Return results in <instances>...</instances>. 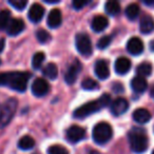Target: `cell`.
<instances>
[{"label":"cell","instance_id":"1","mask_svg":"<svg viewBox=\"0 0 154 154\" xmlns=\"http://www.w3.org/2000/svg\"><path fill=\"white\" fill-rule=\"evenodd\" d=\"M31 74L26 72L0 73V87H9L17 92H24L28 87Z\"/></svg>","mask_w":154,"mask_h":154},{"label":"cell","instance_id":"2","mask_svg":"<svg viewBox=\"0 0 154 154\" xmlns=\"http://www.w3.org/2000/svg\"><path fill=\"white\" fill-rule=\"evenodd\" d=\"M130 147L134 153H143L148 149L149 139L145 130L140 128H132L128 134Z\"/></svg>","mask_w":154,"mask_h":154},{"label":"cell","instance_id":"3","mask_svg":"<svg viewBox=\"0 0 154 154\" xmlns=\"http://www.w3.org/2000/svg\"><path fill=\"white\" fill-rule=\"evenodd\" d=\"M113 136V130L112 127L108 122H98L94 127L92 132L93 140L98 145H105L107 143Z\"/></svg>","mask_w":154,"mask_h":154},{"label":"cell","instance_id":"4","mask_svg":"<svg viewBox=\"0 0 154 154\" xmlns=\"http://www.w3.org/2000/svg\"><path fill=\"white\" fill-rule=\"evenodd\" d=\"M17 99L10 98L3 103L0 109V128H5L11 122L13 116L15 115L17 110Z\"/></svg>","mask_w":154,"mask_h":154},{"label":"cell","instance_id":"5","mask_svg":"<svg viewBox=\"0 0 154 154\" xmlns=\"http://www.w3.org/2000/svg\"><path fill=\"white\" fill-rule=\"evenodd\" d=\"M99 109H101V107L99 105L98 100H93L88 103H85L82 107L77 108L73 113V116L75 118H78V119H84V118L98 112Z\"/></svg>","mask_w":154,"mask_h":154},{"label":"cell","instance_id":"6","mask_svg":"<svg viewBox=\"0 0 154 154\" xmlns=\"http://www.w3.org/2000/svg\"><path fill=\"white\" fill-rule=\"evenodd\" d=\"M76 48L77 51L79 52L82 55L84 56H90L93 52L92 49V42H91V39L89 37L88 34L86 33H79V34L76 35Z\"/></svg>","mask_w":154,"mask_h":154},{"label":"cell","instance_id":"7","mask_svg":"<svg viewBox=\"0 0 154 154\" xmlns=\"http://www.w3.org/2000/svg\"><path fill=\"white\" fill-rule=\"evenodd\" d=\"M82 63H80L79 60H74L72 63L70 64V66L66 70V74H64V82L68 85H73L76 82V78L78 76V74L82 71Z\"/></svg>","mask_w":154,"mask_h":154},{"label":"cell","instance_id":"8","mask_svg":"<svg viewBox=\"0 0 154 154\" xmlns=\"http://www.w3.org/2000/svg\"><path fill=\"white\" fill-rule=\"evenodd\" d=\"M85 137H86V130L80 126L74 125L70 127L66 131V139L73 143H79Z\"/></svg>","mask_w":154,"mask_h":154},{"label":"cell","instance_id":"9","mask_svg":"<svg viewBox=\"0 0 154 154\" xmlns=\"http://www.w3.org/2000/svg\"><path fill=\"white\" fill-rule=\"evenodd\" d=\"M50 86L43 78H36L32 85V93L37 97H42L49 93Z\"/></svg>","mask_w":154,"mask_h":154},{"label":"cell","instance_id":"10","mask_svg":"<svg viewBox=\"0 0 154 154\" xmlns=\"http://www.w3.org/2000/svg\"><path fill=\"white\" fill-rule=\"evenodd\" d=\"M129 103L124 97H117L111 103V112L113 115L119 116L128 110Z\"/></svg>","mask_w":154,"mask_h":154},{"label":"cell","instance_id":"11","mask_svg":"<svg viewBox=\"0 0 154 154\" xmlns=\"http://www.w3.org/2000/svg\"><path fill=\"white\" fill-rule=\"evenodd\" d=\"M127 50L132 55H139L143 51V43L138 37H132L127 42Z\"/></svg>","mask_w":154,"mask_h":154},{"label":"cell","instance_id":"12","mask_svg":"<svg viewBox=\"0 0 154 154\" xmlns=\"http://www.w3.org/2000/svg\"><path fill=\"white\" fill-rule=\"evenodd\" d=\"M43 15H45V9L39 3H34L30 8V10H29V14H28L29 19L32 22H35V23L40 21L42 19Z\"/></svg>","mask_w":154,"mask_h":154},{"label":"cell","instance_id":"13","mask_svg":"<svg viewBox=\"0 0 154 154\" xmlns=\"http://www.w3.org/2000/svg\"><path fill=\"white\" fill-rule=\"evenodd\" d=\"M95 74L98 77L99 79H107L108 77L110 76V70L109 66H108V62L103 59H99L95 63Z\"/></svg>","mask_w":154,"mask_h":154},{"label":"cell","instance_id":"14","mask_svg":"<svg viewBox=\"0 0 154 154\" xmlns=\"http://www.w3.org/2000/svg\"><path fill=\"white\" fill-rule=\"evenodd\" d=\"M24 28H26V24H24L23 20L20 18H15V19L11 20L7 31L10 36H17L24 30Z\"/></svg>","mask_w":154,"mask_h":154},{"label":"cell","instance_id":"15","mask_svg":"<svg viewBox=\"0 0 154 154\" xmlns=\"http://www.w3.org/2000/svg\"><path fill=\"white\" fill-rule=\"evenodd\" d=\"M139 30L143 34H150L154 31V19L151 15L146 14L140 18L139 21Z\"/></svg>","mask_w":154,"mask_h":154},{"label":"cell","instance_id":"16","mask_svg":"<svg viewBox=\"0 0 154 154\" xmlns=\"http://www.w3.org/2000/svg\"><path fill=\"white\" fill-rule=\"evenodd\" d=\"M131 60L128 59L127 57H119L116 59L115 64H114V69H115V72L119 75H125L130 71L131 69Z\"/></svg>","mask_w":154,"mask_h":154},{"label":"cell","instance_id":"17","mask_svg":"<svg viewBox=\"0 0 154 154\" xmlns=\"http://www.w3.org/2000/svg\"><path fill=\"white\" fill-rule=\"evenodd\" d=\"M109 26V20H108L107 17L103 15H97L93 18L92 23H91V26H92V30L96 33H100L103 31H105L106 29Z\"/></svg>","mask_w":154,"mask_h":154},{"label":"cell","instance_id":"18","mask_svg":"<svg viewBox=\"0 0 154 154\" xmlns=\"http://www.w3.org/2000/svg\"><path fill=\"white\" fill-rule=\"evenodd\" d=\"M62 22V15L61 12L58 9H54L52 10L49 13V16L47 18V23L50 28L52 29H56L61 24Z\"/></svg>","mask_w":154,"mask_h":154},{"label":"cell","instance_id":"19","mask_svg":"<svg viewBox=\"0 0 154 154\" xmlns=\"http://www.w3.org/2000/svg\"><path fill=\"white\" fill-rule=\"evenodd\" d=\"M132 117L134 119V122H136L137 124L143 125L151 119V113L145 108H138V109H136L133 112Z\"/></svg>","mask_w":154,"mask_h":154},{"label":"cell","instance_id":"20","mask_svg":"<svg viewBox=\"0 0 154 154\" xmlns=\"http://www.w3.org/2000/svg\"><path fill=\"white\" fill-rule=\"evenodd\" d=\"M131 88L135 93H143L148 88V82L143 77L135 76L131 80Z\"/></svg>","mask_w":154,"mask_h":154},{"label":"cell","instance_id":"21","mask_svg":"<svg viewBox=\"0 0 154 154\" xmlns=\"http://www.w3.org/2000/svg\"><path fill=\"white\" fill-rule=\"evenodd\" d=\"M42 74L43 76H45L47 78L49 79H56V77L58 75V69H57V66L53 62H50L48 63L47 66L43 68L42 70Z\"/></svg>","mask_w":154,"mask_h":154},{"label":"cell","instance_id":"22","mask_svg":"<svg viewBox=\"0 0 154 154\" xmlns=\"http://www.w3.org/2000/svg\"><path fill=\"white\" fill-rule=\"evenodd\" d=\"M105 10L108 15L116 16L120 12V5L116 0H109L105 5Z\"/></svg>","mask_w":154,"mask_h":154},{"label":"cell","instance_id":"23","mask_svg":"<svg viewBox=\"0 0 154 154\" xmlns=\"http://www.w3.org/2000/svg\"><path fill=\"white\" fill-rule=\"evenodd\" d=\"M35 146V140L32 136L30 135H24L18 141V147L21 150L28 151V150H32Z\"/></svg>","mask_w":154,"mask_h":154},{"label":"cell","instance_id":"24","mask_svg":"<svg viewBox=\"0 0 154 154\" xmlns=\"http://www.w3.org/2000/svg\"><path fill=\"white\" fill-rule=\"evenodd\" d=\"M139 13H140V8L137 3H130L126 8V16L130 20L136 19L139 16Z\"/></svg>","mask_w":154,"mask_h":154},{"label":"cell","instance_id":"25","mask_svg":"<svg viewBox=\"0 0 154 154\" xmlns=\"http://www.w3.org/2000/svg\"><path fill=\"white\" fill-rule=\"evenodd\" d=\"M152 64L150 63V62L148 61H143L141 62L140 64H138L137 66V75L140 77H143V78H146L147 76H150L152 73Z\"/></svg>","mask_w":154,"mask_h":154},{"label":"cell","instance_id":"26","mask_svg":"<svg viewBox=\"0 0 154 154\" xmlns=\"http://www.w3.org/2000/svg\"><path fill=\"white\" fill-rule=\"evenodd\" d=\"M11 22V12L8 10H2L0 12V30L8 29Z\"/></svg>","mask_w":154,"mask_h":154},{"label":"cell","instance_id":"27","mask_svg":"<svg viewBox=\"0 0 154 154\" xmlns=\"http://www.w3.org/2000/svg\"><path fill=\"white\" fill-rule=\"evenodd\" d=\"M45 59V55L43 52H37V53H35L34 56H33V58H32L33 69L38 70L39 68H41V66H42Z\"/></svg>","mask_w":154,"mask_h":154},{"label":"cell","instance_id":"28","mask_svg":"<svg viewBox=\"0 0 154 154\" xmlns=\"http://www.w3.org/2000/svg\"><path fill=\"white\" fill-rule=\"evenodd\" d=\"M82 88L87 91H93L98 89V84L92 78H86L82 82Z\"/></svg>","mask_w":154,"mask_h":154},{"label":"cell","instance_id":"29","mask_svg":"<svg viewBox=\"0 0 154 154\" xmlns=\"http://www.w3.org/2000/svg\"><path fill=\"white\" fill-rule=\"evenodd\" d=\"M48 154H70L68 149L60 145H53L49 147L48 149Z\"/></svg>","mask_w":154,"mask_h":154},{"label":"cell","instance_id":"30","mask_svg":"<svg viewBox=\"0 0 154 154\" xmlns=\"http://www.w3.org/2000/svg\"><path fill=\"white\" fill-rule=\"evenodd\" d=\"M36 37H37V40H38L40 43H45L51 39L50 34L45 30H43V29H39V30L37 31Z\"/></svg>","mask_w":154,"mask_h":154},{"label":"cell","instance_id":"31","mask_svg":"<svg viewBox=\"0 0 154 154\" xmlns=\"http://www.w3.org/2000/svg\"><path fill=\"white\" fill-rule=\"evenodd\" d=\"M9 3L17 11H22L28 5V1L26 0H10Z\"/></svg>","mask_w":154,"mask_h":154},{"label":"cell","instance_id":"32","mask_svg":"<svg viewBox=\"0 0 154 154\" xmlns=\"http://www.w3.org/2000/svg\"><path fill=\"white\" fill-rule=\"evenodd\" d=\"M97 100H98L101 108H106V107L111 106V96H110L109 94H103Z\"/></svg>","mask_w":154,"mask_h":154},{"label":"cell","instance_id":"33","mask_svg":"<svg viewBox=\"0 0 154 154\" xmlns=\"http://www.w3.org/2000/svg\"><path fill=\"white\" fill-rule=\"evenodd\" d=\"M111 43V37L110 36H103L97 42V48L100 50H103L106 48L109 47V45Z\"/></svg>","mask_w":154,"mask_h":154},{"label":"cell","instance_id":"34","mask_svg":"<svg viewBox=\"0 0 154 154\" xmlns=\"http://www.w3.org/2000/svg\"><path fill=\"white\" fill-rule=\"evenodd\" d=\"M90 1L88 0H74L72 2V5L75 10H82L84 7H86Z\"/></svg>","mask_w":154,"mask_h":154},{"label":"cell","instance_id":"35","mask_svg":"<svg viewBox=\"0 0 154 154\" xmlns=\"http://www.w3.org/2000/svg\"><path fill=\"white\" fill-rule=\"evenodd\" d=\"M113 90L115 91V92H122L124 91V87H122V84H115L113 87Z\"/></svg>","mask_w":154,"mask_h":154},{"label":"cell","instance_id":"36","mask_svg":"<svg viewBox=\"0 0 154 154\" xmlns=\"http://www.w3.org/2000/svg\"><path fill=\"white\" fill-rule=\"evenodd\" d=\"M5 47V40L3 38H1L0 39V53H2Z\"/></svg>","mask_w":154,"mask_h":154},{"label":"cell","instance_id":"37","mask_svg":"<svg viewBox=\"0 0 154 154\" xmlns=\"http://www.w3.org/2000/svg\"><path fill=\"white\" fill-rule=\"evenodd\" d=\"M143 3L149 7H154V0H143Z\"/></svg>","mask_w":154,"mask_h":154},{"label":"cell","instance_id":"38","mask_svg":"<svg viewBox=\"0 0 154 154\" xmlns=\"http://www.w3.org/2000/svg\"><path fill=\"white\" fill-rule=\"evenodd\" d=\"M45 2L49 3V5H52V3H58L59 2V0H45Z\"/></svg>","mask_w":154,"mask_h":154},{"label":"cell","instance_id":"39","mask_svg":"<svg viewBox=\"0 0 154 154\" xmlns=\"http://www.w3.org/2000/svg\"><path fill=\"white\" fill-rule=\"evenodd\" d=\"M149 48H150V51H152V52H154V39L153 40L150 42V45H149Z\"/></svg>","mask_w":154,"mask_h":154},{"label":"cell","instance_id":"40","mask_svg":"<svg viewBox=\"0 0 154 154\" xmlns=\"http://www.w3.org/2000/svg\"><path fill=\"white\" fill-rule=\"evenodd\" d=\"M88 154H99V152L96 151V150H90V151L88 152Z\"/></svg>","mask_w":154,"mask_h":154},{"label":"cell","instance_id":"41","mask_svg":"<svg viewBox=\"0 0 154 154\" xmlns=\"http://www.w3.org/2000/svg\"><path fill=\"white\" fill-rule=\"evenodd\" d=\"M150 95H151V96L154 98V86L151 88V91H150Z\"/></svg>","mask_w":154,"mask_h":154},{"label":"cell","instance_id":"42","mask_svg":"<svg viewBox=\"0 0 154 154\" xmlns=\"http://www.w3.org/2000/svg\"><path fill=\"white\" fill-rule=\"evenodd\" d=\"M152 154H154V150H153V152H152Z\"/></svg>","mask_w":154,"mask_h":154},{"label":"cell","instance_id":"43","mask_svg":"<svg viewBox=\"0 0 154 154\" xmlns=\"http://www.w3.org/2000/svg\"><path fill=\"white\" fill-rule=\"evenodd\" d=\"M0 64H1V60H0Z\"/></svg>","mask_w":154,"mask_h":154},{"label":"cell","instance_id":"44","mask_svg":"<svg viewBox=\"0 0 154 154\" xmlns=\"http://www.w3.org/2000/svg\"><path fill=\"white\" fill-rule=\"evenodd\" d=\"M35 154H38V153H35Z\"/></svg>","mask_w":154,"mask_h":154}]
</instances>
